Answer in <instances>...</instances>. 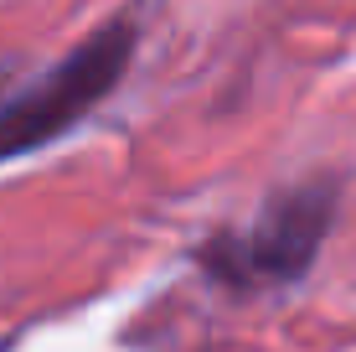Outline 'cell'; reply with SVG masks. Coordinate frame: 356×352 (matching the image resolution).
<instances>
[{
	"label": "cell",
	"mask_w": 356,
	"mask_h": 352,
	"mask_svg": "<svg viewBox=\"0 0 356 352\" xmlns=\"http://www.w3.org/2000/svg\"><path fill=\"white\" fill-rule=\"evenodd\" d=\"M134 57V26L129 21H108L88 42H78L47 78L26 83L16 99L0 104V161L31 155L57 135H67L78 119L93 114L98 99L119 89V78L129 72Z\"/></svg>",
	"instance_id": "6da1fadb"
},
{
	"label": "cell",
	"mask_w": 356,
	"mask_h": 352,
	"mask_svg": "<svg viewBox=\"0 0 356 352\" xmlns=\"http://www.w3.org/2000/svg\"><path fill=\"white\" fill-rule=\"evenodd\" d=\"M330 217H336V181H300V187H284L253 217L248 234L212 238L202 249V264L227 285L300 280L325 244Z\"/></svg>",
	"instance_id": "7a4b0ae2"
}]
</instances>
